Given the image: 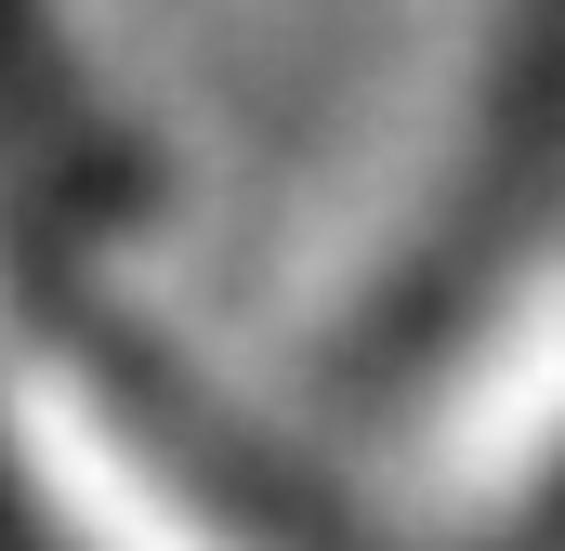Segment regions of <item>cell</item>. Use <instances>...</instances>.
Segmentation results:
<instances>
[{"mask_svg":"<svg viewBox=\"0 0 565 551\" xmlns=\"http://www.w3.org/2000/svg\"><path fill=\"white\" fill-rule=\"evenodd\" d=\"M553 171H565V0H513V53H500L487 132H473V158H460L447 184H434L422 250L369 289V315H355V368L422 355L434 328L473 302V276L526 237V210L553 197Z\"/></svg>","mask_w":565,"mask_h":551,"instance_id":"obj_1","label":"cell"}]
</instances>
